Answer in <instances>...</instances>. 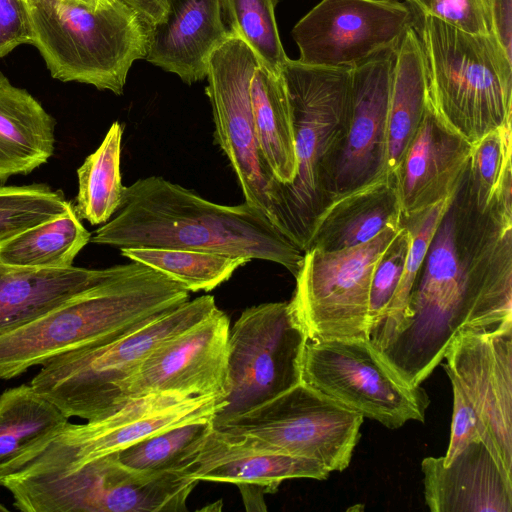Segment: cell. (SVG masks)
I'll list each match as a JSON object with an SVG mask.
<instances>
[{
  "label": "cell",
  "instance_id": "1",
  "mask_svg": "<svg viewBox=\"0 0 512 512\" xmlns=\"http://www.w3.org/2000/svg\"><path fill=\"white\" fill-rule=\"evenodd\" d=\"M512 323V218L458 188L414 284L405 320L378 351L410 386L427 379L462 329Z\"/></svg>",
  "mask_w": 512,
  "mask_h": 512
},
{
  "label": "cell",
  "instance_id": "2",
  "mask_svg": "<svg viewBox=\"0 0 512 512\" xmlns=\"http://www.w3.org/2000/svg\"><path fill=\"white\" fill-rule=\"evenodd\" d=\"M90 241L118 249H189L270 261L294 277L304 254L256 207L214 203L160 176L127 186L116 215Z\"/></svg>",
  "mask_w": 512,
  "mask_h": 512
},
{
  "label": "cell",
  "instance_id": "3",
  "mask_svg": "<svg viewBox=\"0 0 512 512\" xmlns=\"http://www.w3.org/2000/svg\"><path fill=\"white\" fill-rule=\"evenodd\" d=\"M190 300V292L139 262L115 265L97 284L0 335V380L108 341Z\"/></svg>",
  "mask_w": 512,
  "mask_h": 512
},
{
  "label": "cell",
  "instance_id": "4",
  "mask_svg": "<svg viewBox=\"0 0 512 512\" xmlns=\"http://www.w3.org/2000/svg\"><path fill=\"white\" fill-rule=\"evenodd\" d=\"M414 29L426 67V107L473 144L512 119V58L494 34L473 35L431 16Z\"/></svg>",
  "mask_w": 512,
  "mask_h": 512
},
{
  "label": "cell",
  "instance_id": "5",
  "mask_svg": "<svg viewBox=\"0 0 512 512\" xmlns=\"http://www.w3.org/2000/svg\"><path fill=\"white\" fill-rule=\"evenodd\" d=\"M34 45L53 78L124 91L132 64L145 58L146 30L119 0H24Z\"/></svg>",
  "mask_w": 512,
  "mask_h": 512
},
{
  "label": "cell",
  "instance_id": "6",
  "mask_svg": "<svg viewBox=\"0 0 512 512\" xmlns=\"http://www.w3.org/2000/svg\"><path fill=\"white\" fill-rule=\"evenodd\" d=\"M217 309L211 295L188 300L108 341L49 361L30 384L68 418L101 419L119 407L121 385L154 349Z\"/></svg>",
  "mask_w": 512,
  "mask_h": 512
},
{
  "label": "cell",
  "instance_id": "7",
  "mask_svg": "<svg viewBox=\"0 0 512 512\" xmlns=\"http://www.w3.org/2000/svg\"><path fill=\"white\" fill-rule=\"evenodd\" d=\"M351 69L307 65L287 59L282 76L294 126L297 173L282 184L286 235L302 252L311 227L329 203L328 178L344 134Z\"/></svg>",
  "mask_w": 512,
  "mask_h": 512
},
{
  "label": "cell",
  "instance_id": "8",
  "mask_svg": "<svg viewBox=\"0 0 512 512\" xmlns=\"http://www.w3.org/2000/svg\"><path fill=\"white\" fill-rule=\"evenodd\" d=\"M307 334L289 302L245 309L228 340L224 405L212 426L254 409L302 382Z\"/></svg>",
  "mask_w": 512,
  "mask_h": 512
},
{
  "label": "cell",
  "instance_id": "9",
  "mask_svg": "<svg viewBox=\"0 0 512 512\" xmlns=\"http://www.w3.org/2000/svg\"><path fill=\"white\" fill-rule=\"evenodd\" d=\"M364 417L305 382L213 429L275 452L343 471L361 437Z\"/></svg>",
  "mask_w": 512,
  "mask_h": 512
},
{
  "label": "cell",
  "instance_id": "10",
  "mask_svg": "<svg viewBox=\"0 0 512 512\" xmlns=\"http://www.w3.org/2000/svg\"><path fill=\"white\" fill-rule=\"evenodd\" d=\"M402 226L351 248L304 252L289 303L308 340L369 339L373 271Z\"/></svg>",
  "mask_w": 512,
  "mask_h": 512
},
{
  "label": "cell",
  "instance_id": "11",
  "mask_svg": "<svg viewBox=\"0 0 512 512\" xmlns=\"http://www.w3.org/2000/svg\"><path fill=\"white\" fill-rule=\"evenodd\" d=\"M302 381L389 429L424 422L430 398L402 381L369 339H329L305 346Z\"/></svg>",
  "mask_w": 512,
  "mask_h": 512
},
{
  "label": "cell",
  "instance_id": "12",
  "mask_svg": "<svg viewBox=\"0 0 512 512\" xmlns=\"http://www.w3.org/2000/svg\"><path fill=\"white\" fill-rule=\"evenodd\" d=\"M222 400L221 395L175 393L128 399L101 419L85 424L68 422L51 441L22 458L7 475L68 471L171 427L212 419L223 406Z\"/></svg>",
  "mask_w": 512,
  "mask_h": 512
},
{
  "label": "cell",
  "instance_id": "13",
  "mask_svg": "<svg viewBox=\"0 0 512 512\" xmlns=\"http://www.w3.org/2000/svg\"><path fill=\"white\" fill-rule=\"evenodd\" d=\"M259 64L249 46L230 34L210 57L206 94L215 140L237 176L245 202L263 212L287 237L281 210L282 184L263 158L251 111L250 81Z\"/></svg>",
  "mask_w": 512,
  "mask_h": 512
},
{
  "label": "cell",
  "instance_id": "14",
  "mask_svg": "<svg viewBox=\"0 0 512 512\" xmlns=\"http://www.w3.org/2000/svg\"><path fill=\"white\" fill-rule=\"evenodd\" d=\"M417 21L401 0H321L293 27L299 61L352 68L398 45Z\"/></svg>",
  "mask_w": 512,
  "mask_h": 512
},
{
  "label": "cell",
  "instance_id": "15",
  "mask_svg": "<svg viewBox=\"0 0 512 512\" xmlns=\"http://www.w3.org/2000/svg\"><path fill=\"white\" fill-rule=\"evenodd\" d=\"M443 359L476 414L482 443L512 477V323L458 331Z\"/></svg>",
  "mask_w": 512,
  "mask_h": 512
},
{
  "label": "cell",
  "instance_id": "16",
  "mask_svg": "<svg viewBox=\"0 0 512 512\" xmlns=\"http://www.w3.org/2000/svg\"><path fill=\"white\" fill-rule=\"evenodd\" d=\"M229 332V319L218 308L162 343L123 382L119 407L128 399L151 393L224 397Z\"/></svg>",
  "mask_w": 512,
  "mask_h": 512
},
{
  "label": "cell",
  "instance_id": "17",
  "mask_svg": "<svg viewBox=\"0 0 512 512\" xmlns=\"http://www.w3.org/2000/svg\"><path fill=\"white\" fill-rule=\"evenodd\" d=\"M395 49L383 50L351 69L346 126L328 178L330 201L385 172Z\"/></svg>",
  "mask_w": 512,
  "mask_h": 512
},
{
  "label": "cell",
  "instance_id": "18",
  "mask_svg": "<svg viewBox=\"0 0 512 512\" xmlns=\"http://www.w3.org/2000/svg\"><path fill=\"white\" fill-rule=\"evenodd\" d=\"M471 144L427 107L394 174L403 224L454 196L468 169Z\"/></svg>",
  "mask_w": 512,
  "mask_h": 512
},
{
  "label": "cell",
  "instance_id": "19",
  "mask_svg": "<svg viewBox=\"0 0 512 512\" xmlns=\"http://www.w3.org/2000/svg\"><path fill=\"white\" fill-rule=\"evenodd\" d=\"M198 482L183 472L131 469L112 453L78 466L74 487L85 512H181Z\"/></svg>",
  "mask_w": 512,
  "mask_h": 512
},
{
  "label": "cell",
  "instance_id": "20",
  "mask_svg": "<svg viewBox=\"0 0 512 512\" xmlns=\"http://www.w3.org/2000/svg\"><path fill=\"white\" fill-rule=\"evenodd\" d=\"M185 474L197 481L236 484L243 496L275 492L288 479L325 480L330 471L321 463L263 448L245 437L211 430Z\"/></svg>",
  "mask_w": 512,
  "mask_h": 512
},
{
  "label": "cell",
  "instance_id": "21",
  "mask_svg": "<svg viewBox=\"0 0 512 512\" xmlns=\"http://www.w3.org/2000/svg\"><path fill=\"white\" fill-rule=\"evenodd\" d=\"M229 36L219 0H169L146 32L145 59L190 85L206 78L211 55Z\"/></svg>",
  "mask_w": 512,
  "mask_h": 512
},
{
  "label": "cell",
  "instance_id": "22",
  "mask_svg": "<svg viewBox=\"0 0 512 512\" xmlns=\"http://www.w3.org/2000/svg\"><path fill=\"white\" fill-rule=\"evenodd\" d=\"M425 503L432 512H511L512 477L481 441L466 445L449 463L422 460Z\"/></svg>",
  "mask_w": 512,
  "mask_h": 512
},
{
  "label": "cell",
  "instance_id": "23",
  "mask_svg": "<svg viewBox=\"0 0 512 512\" xmlns=\"http://www.w3.org/2000/svg\"><path fill=\"white\" fill-rule=\"evenodd\" d=\"M403 225L394 173L331 199L316 217L304 251H337L366 243L390 227Z\"/></svg>",
  "mask_w": 512,
  "mask_h": 512
},
{
  "label": "cell",
  "instance_id": "24",
  "mask_svg": "<svg viewBox=\"0 0 512 512\" xmlns=\"http://www.w3.org/2000/svg\"><path fill=\"white\" fill-rule=\"evenodd\" d=\"M112 267L33 269L0 263V335L97 284L111 273Z\"/></svg>",
  "mask_w": 512,
  "mask_h": 512
},
{
  "label": "cell",
  "instance_id": "25",
  "mask_svg": "<svg viewBox=\"0 0 512 512\" xmlns=\"http://www.w3.org/2000/svg\"><path fill=\"white\" fill-rule=\"evenodd\" d=\"M56 120L0 71V184L44 165L55 150Z\"/></svg>",
  "mask_w": 512,
  "mask_h": 512
},
{
  "label": "cell",
  "instance_id": "26",
  "mask_svg": "<svg viewBox=\"0 0 512 512\" xmlns=\"http://www.w3.org/2000/svg\"><path fill=\"white\" fill-rule=\"evenodd\" d=\"M425 109V59L413 27L405 32L395 49L387 111L385 171L395 172Z\"/></svg>",
  "mask_w": 512,
  "mask_h": 512
},
{
  "label": "cell",
  "instance_id": "27",
  "mask_svg": "<svg viewBox=\"0 0 512 512\" xmlns=\"http://www.w3.org/2000/svg\"><path fill=\"white\" fill-rule=\"evenodd\" d=\"M250 103L257 141L276 180L289 185L297 173L292 108L286 83L259 64L250 81Z\"/></svg>",
  "mask_w": 512,
  "mask_h": 512
},
{
  "label": "cell",
  "instance_id": "28",
  "mask_svg": "<svg viewBox=\"0 0 512 512\" xmlns=\"http://www.w3.org/2000/svg\"><path fill=\"white\" fill-rule=\"evenodd\" d=\"M69 418L31 384L0 394V479L22 458L51 441Z\"/></svg>",
  "mask_w": 512,
  "mask_h": 512
},
{
  "label": "cell",
  "instance_id": "29",
  "mask_svg": "<svg viewBox=\"0 0 512 512\" xmlns=\"http://www.w3.org/2000/svg\"><path fill=\"white\" fill-rule=\"evenodd\" d=\"M90 238L91 233L73 207L58 218L1 242L0 263L33 269L69 268Z\"/></svg>",
  "mask_w": 512,
  "mask_h": 512
},
{
  "label": "cell",
  "instance_id": "30",
  "mask_svg": "<svg viewBox=\"0 0 512 512\" xmlns=\"http://www.w3.org/2000/svg\"><path fill=\"white\" fill-rule=\"evenodd\" d=\"M123 125L115 121L102 143L77 169V216L91 225L105 224L119 210L126 186L120 172Z\"/></svg>",
  "mask_w": 512,
  "mask_h": 512
},
{
  "label": "cell",
  "instance_id": "31",
  "mask_svg": "<svg viewBox=\"0 0 512 512\" xmlns=\"http://www.w3.org/2000/svg\"><path fill=\"white\" fill-rule=\"evenodd\" d=\"M121 255L174 280L189 292L211 291L250 260L225 254L176 248H122Z\"/></svg>",
  "mask_w": 512,
  "mask_h": 512
},
{
  "label": "cell",
  "instance_id": "32",
  "mask_svg": "<svg viewBox=\"0 0 512 512\" xmlns=\"http://www.w3.org/2000/svg\"><path fill=\"white\" fill-rule=\"evenodd\" d=\"M212 419H200L163 430L117 452L125 466L148 473L183 472L196 460Z\"/></svg>",
  "mask_w": 512,
  "mask_h": 512
},
{
  "label": "cell",
  "instance_id": "33",
  "mask_svg": "<svg viewBox=\"0 0 512 512\" xmlns=\"http://www.w3.org/2000/svg\"><path fill=\"white\" fill-rule=\"evenodd\" d=\"M453 198V197H452ZM446 199L404 225L410 232V245L398 287L382 316L370 328L369 341L377 351L383 349L402 326L409 299L435 231L451 199Z\"/></svg>",
  "mask_w": 512,
  "mask_h": 512
},
{
  "label": "cell",
  "instance_id": "34",
  "mask_svg": "<svg viewBox=\"0 0 512 512\" xmlns=\"http://www.w3.org/2000/svg\"><path fill=\"white\" fill-rule=\"evenodd\" d=\"M223 22L230 34L243 40L259 63L281 75L288 59L280 41L277 0H219Z\"/></svg>",
  "mask_w": 512,
  "mask_h": 512
},
{
  "label": "cell",
  "instance_id": "35",
  "mask_svg": "<svg viewBox=\"0 0 512 512\" xmlns=\"http://www.w3.org/2000/svg\"><path fill=\"white\" fill-rule=\"evenodd\" d=\"M72 209L64 193L47 184L0 185V243Z\"/></svg>",
  "mask_w": 512,
  "mask_h": 512
},
{
  "label": "cell",
  "instance_id": "36",
  "mask_svg": "<svg viewBox=\"0 0 512 512\" xmlns=\"http://www.w3.org/2000/svg\"><path fill=\"white\" fill-rule=\"evenodd\" d=\"M511 135L510 123L471 144L467 175L473 199L482 209L512 182Z\"/></svg>",
  "mask_w": 512,
  "mask_h": 512
},
{
  "label": "cell",
  "instance_id": "37",
  "mask_svg": "<svg viewBox=\"0 0 512 512\" xmlns=\"http://www.w3.org/2000/svg\"><path fill=\"white\" fill-rule=\"evenodd\" d=\"M410 239V232L403 224L375 265L369 294V332L388 307L398 287Z\"/></svg>",
  "mask_w": 512,
  "mask_h": 512
},
{
  "label": "cell",
  "instance_id": "38",
  "mask_svg": "<svg viewBox=\"0 0 512 512\" xmlns=\"http://www.w3.org/2000/svg\"><path fill=\"white\" fill-rule=\"evenodd\" d=\"M418 15L473 35L493 34L491 0H404Z\"/></svg>",
  "mask_w": 512,
  "mask_h": 512
},
{
  "label": "cell",
  "instance_id": "39",
  "mask_svg": "<svg viewBox=\"0 0 512 512\" xmlns=\"http://www.w3.org/2000/svg\"><path fill=\"white\" fill-rule=\"evenodd\" d=\"M453 394V411L451 435L443 463H449L466 445L481 441V432L475 412L468 403L460 387L451 382ZM482 442V441H481Z\"/></svg>",
  "mask_w": 512,
  "mask_h": 512
},
{
  "label": "cell",
  "instance_id": "40",
  "mask_svg": "<svg viewBox=\"0 0 512 512\" xmlns=\"http://www.w3.org/2000/svg\"><path fill=\"white\" fill-rule=\"evenodd\" d=\"M33 34L24 0H0V58L22 44H32Z\"/></svg>",
  "mask_w": 512,
  "mask_h": 512
},
{
  "label": "cell",
  "instance_id": "41",
  "mask_svg": "<svg viewBox=\"0 0 512 512\" xmlns=\"http://www.w3.org/2000/svg\"><path fill=\"white\" fill-rule=\"evenodd\" d=\"M493 34L512 58V0H491Z\"/></svg>",
  "mask_w": 512,
  "mask_h": 512
},
{
  "label": "cell",
  "instance_id": "42",
  "mask_svg": "<svg viewBox=\"0 0 512 512\" xmlns=\"http://www.w3.org/2000/svg\"><path fill=\"white\" fill-rule=\"evenodd\" d=\"M138 18L146 32L165 15L169 0H119Z\"/></svg>",
  "mask_w": 512,
  "mask_h": 512
},
{
  "label": "cell",
  "instance_id": "43",
  "mask_svg": "<svg viewBox=\"0 0 512 512\" xmlns=\"http://www.w3.org/2000/svg\"><path fill=\"white\" fill-rule=\"evenodd\" d=\"M87 4L93 5V6H99L108 2H111L113 0H81Z\"/></svg>",
  "mask_w": 512,
  "mask_h": 512
},
{
  "label": "cell",
  "instance_id": "44",
  "mask_svg": "<svg viewBox=\"0 0 512 512\" xmlns=\"http://www.w3.org/2000/svg\"><path fill=\"white\" fill-rule=\"evenodd\" d=\"M8 508L0 502V512H7Z\"/></svg>",
  "mask_w": 512,
  "mask_h": 512
}]
</instances>
